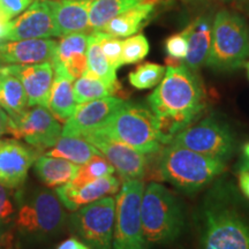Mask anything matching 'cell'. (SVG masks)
Returning <instances> with one entry per match:
<instances>
[{
    "instance_id": "cell-40",
    "label": "cell",
    "mask_w": 249,
    "mask_h": 249,
    "mask_svg": "<svg viewBox=\"0 0 249 249\" xmlns=\"http://www.w3.org/2000/svg\"><path fill=\"white\" fill-rule=\"evenodd\" d=\"M9 24H11V20L0 17V42L6 40L9 31Z\"/></svg>"
},
{
    "instance_id": "cell-45",
    "label": "cell",
    "mask_w": 249,
    "mask_h": 249,
    "mask_svg": "<svg viewBox=\"0 0 249 249\" xmlns=\"http://www.w3.org/2000/svg\"><path fill=\"white\" fill-rule=\"evenodd\" d=\"M0 81H1V73H0Z\"/></svg>"
},
{
    "instance_id": "cell-30",
    "label": "cell",
    "mask_w": 249,
    "mask_h": 249,
    "mask_svg": "<svg viewBox=\"0 0 249 249\" xmlns=\"http://www.w3.org/2000/svg\"><path fill=\"white\" fill-rule=\"evenodd\" d=\"M114 172H116V169L104 156H93L91 160L87 161L86 164L81 165L75 178L71 180V182H68L67 185H70L71 187L85 186L96 179L112 176Z\"/></svg>"
},
{
    "instance_id": "cell-16",
    "label": "cell",
    "mask_w": 249,
    "mask_h": 249,
    "mask_svg": "<svg viewBox=\"0 0 249 249\" xmlns=\"http://www.w3.org/2000/svg\"><path fill=\"white\" fill-rule=\"evenodd\" d=\"M39 152L18 139L0 140V183L8 188L22 186L28 171L39 157Z\"/></svg>"
},
{
    "instance_id": "cell-13",
    "label": "cell",
    "mask_w": 249,
    "mask_h": 249,
    "mask_svg": "<svg viewBox=\"0 0 249 249\" xmlns=\"http://www.w3.org/2000/svg\"><path fill=\"white\" fill-rule=\"evenodd\" d=\"M83 138L98 149L124 180L141 179L144 176L147 158L140 151L96 132L87 134Z\"/></svg>"
},
{
    "instance_id": "cell-39",
    "label": "cell",
    "mask_w": 249,
    "mask_h": 249,
    "mask_svg": "<svg viewBox=\"0 0 249 249\" xmlns=\"http://www.w3.org/2000/svg\"><path fill=\"white\" fill-rule=\"evenodd\" d=\"M9 126V116L6 113V111L0 107V136L8 133Z\"/></svg>"
},
{
    "instance_id": "cell-8",
    "label": "cell",
    "mask_w": 249,
    "mask_h": 249,
    "mask_svg": "<svg viewBox=\"0 0 249 249\" xmlns=\"http://www.w3.org/2000/svg\"><path fill=\"white\" fill-rule=\"evenodd\" d=\"M202 218L200 249H249V224L236 211L213 205Z\"/></svg>"
},
{
    "instance_id": "cell-42",
    "label": "cell",
    "mask_w": 249,
    "mask_h": 249,
    "mask_svg": "<svg viewBox=\"0 0 249 249\" xmlns=\"http://www.w3.org/2000/svg\"><path fill=\"white\" fill-rule=\"evenodd\" d=\"M244 155H245V158H247L249 160V142L246 143L245 147H244Z\"/></svg>"
},
{
    "instance_id": "cell-5",
    "label": "cell",
    "mask_w": 249,
    "mask_h": 249,
    "mask_svg": "<svg viewBox=\"0 0 249 249\" xmlns=\"http://www.w3.org/2000/svg\"><path fill=\"white\" fill-rule=\"evenodd\" d=\"M249 55V33L245 18L222 9L214 15L205 65L219 71L238 70Z\"/></svg>"
},
{
    "instance_id": "cell-27",
    "label": "cell",
    "mask_w": 249,
    "mask_h": 249,
    "mask_svg": "<svg viewBox=\"0 0 249 249\" xmlns=\"http://www.w3.org/2000/svg\"><path fill=\"white\" fill-rule=\"evenodd\" d=\"M0 73V107L4 108L9 117H17L27 110V93L24 91L22 83L17 76L5 73L1 68Z\"/></svg>"
},
{
    "instance_id": "cell-46",
    "label": "cell",
    "mask_w": 249,
    "mask_h": 249,
    "mask_svg": "<svg viewBox=\"0 0 249 249\" xmlns=\"http://www.w3.org/2000/svg\"><path fill=\"white\" fill-rule=\"evenodd\" d=\"M248 8H249V0H248Z\"/></svg>"
},
{
    "instance_id": "cell-10",
    "label": "cell",
    "mask_w": 249,
    "mask_h": 249,
    "mask_svg": "<svg viewBox=\"0 0 249 249\" xmlns=\"http://www.w3.org/2000/svg\"><path fill=\"white\" fill-rule=\"evenodd\" d=\"M170 143L224 161L234 149V139L229 127L211 117L187 126Z\"/></svg>"
},
{
    "instance_id": "cell-19",
    "label": "cell",
    "mask_w": 249,
    "mask_h": 249,
    "mask_svg": "<svg viewBox=\"0 0 249 249\" xmlns=\"http://www.w3.org/2000/svg\"><path fill=\"white\" fill-rule=\"evenodd\" d=\"M119 189L120 180L112 174L93 180L81 187H71L70 185L58 187L55 189V194L65 208L75 211L91 202L116 194Z\"/></svg>"
},
{
    "instance_id": "cell-3",
    "label": "cell",
    "mask_w": 249,
    "mask_h": 249,
    "mask_svg": "<svg viewBox=\"0 0 249 249\" xmlns=\"http://www.w3.org/2000/svg\"><path fill=\"white\" fill-rule=\"evenodd\" d=\"M161 179L183 192L200 191L225 171V161L169 143L160 157Z\"/></svg>"
},
{
    "instance_id": "cell-21",
    "label": "cell",
    "mask_w": 249,
    "mask_h": 249,
    "mask_svg": "<svg viewBox=\"0 0 249 249\" xmlns=\"http://www.w3.org/2000/svg\"><path fill=\"white\" fill-rule=\"evenodd\" d=\"M79 169V165L65 158L48 155L39 156L34 163V170L40 181L55 188L71 182L76 177Z\"/></svg>"
},
{
    "instance_id": "cell-44",
    "label": "cell",
    "mask_w": 249,
    "mask_h": 249,
    "mask_svg": "<svg viewBox=\"0 0 249 249\" xmlns=\"http://www.w3.org/2000/svg\"><path fill=\"white\" fill-rule=\"evenodd\" d=\"M225 1H244V0H225Z\"/></svg>"
},
{
    "instance_id": "cell-37",
    "label": "cell",
    "mask_w": 249,
    "mask_h": 249,
    "mask_svg": "<svg viewBox=\"0 0 249 249\" xmlns=\"http://www.w3.org/2000/svg\"><path fill=\"white\" fill-rule=\"evenodd\" d=\"M55 249H92L89 247L86 242H83L80 239H77L76 236H71V238L66 239L61 242Z\"/></svg>"
},
{
    "instance_id": "cell-14",
    "label": "cell",
    "mask_w": 249,
    "mask_h": 249,
    "mask_svg": "<svg viewBox=\"0 0 249 249\" xmlns=\"http://www.w3.org/2000/svg\"><path fill=\"white\" fill-rule=\"evenodd\" d=\"M50 37H57L51 0H35L15 20H11L6 40Z\"/></svg>"
},
{
    "instance_id": "cell-26",
    "label": "cell",
    "mask_w": 249,
    "mask_h": 249,
    "mask_svg": "<svg viewBox=\"0 0 249 249\" xmlns=\"http://www.w3.org/2000/svg\"><path fill=\"white\" fill-rule=\"evenodd\" d=\"M143 1L144 0H91L89 8L90 30L103 31L111 20Z\"/></svg>"
},
{
    "instance_id": "cell-20",
    "label": "cell",
    "mask_w": 249,
    "mask_h": 249,
    "mask_svg": "<svg viewBox=\"0 0 249 249\" xmlns=\"http://www.w3.org/2000/svg\"><path fill=\"white\" fill-rule=\"evenodd\" d=\"M90 4L91 0H51L57 37L88 33Z\"/></svg>"
},
{
    "instance_id": "cell-28",
    "label": "cell",
    "mask_w": 249,
    "mask_h": 249,
    "mask_svg": "<svg viewBox=\"0 0 249 249\" xmlns=\"http://www.w3.org/2000/svg\"><path fill=\"white\" fill-rule=\"evenodd\" d=\"M87 61L88 71L99 77L110 86L119 87L117 80L116 70L111 66L107 57L103 53L97 31H91L88 35V48H87Z\"/></svg>"
},
{
    "instance_id": "cell-1",
    "label": "cell",
    "mask_w": 249,
    "mask_h": 249,
    "mask_svg": "<svg viewBox=\"0 0 249 249\" xmlns=\"http://www.w3.org/2000/svg\"><path fill=\"white\" fill-rule=\"evenodd\" d=\"M202 83L185 65L166 68V73L150 96V110L158 118L164 144L201 114L205 107Z\"/></svg>"
},
{
    "instance_id": "cell-9",
    "label": "cell",
    "mask_w": 249,
    "mask_h": 249,
    "mask_svg": "<svg viewBox=\"0 0 249 249\" xmlns=\"http://www.w3.org/2000/svg\"><path fill=\"white\" fill-rule=\"evenodd\" d=\"M114 220L116 198L107 196L80 208L71 216V227L92 249H112Z\"/></svg>"
},
{
    "instance_id": "cell-38",
    "label": "cell",
    "mask_w": 249,
    "mask_h": 249,
    "mask_svg": "<svg viewBox=\"0 0 249 249\" xmlns=\"http://www.w3.org/2000/svg\"><path fill=\"white\" fill-rule=\"evenodd\" d=\"M239 185H240V189L244 195L249 198V170H240Z\"/></svg>"
},
{
    "instance_id": "cell-12",
    "label": "cell",
    "mask_w": 249,
    "mask_h": 249,
    "mask_svg": "<svg viewBox=\"0 0 249 249\" xmlns=\"http://www.w3.org/2000/svg\"><path fill=\"white\" fill-rule=\"evenodd\" d=\"M124 104V99L114 96L77 104L74 113L62 127L61 136L83 138L95 132L104 126Z\"/></svg>"
},
{
    "instance_id": "cell-32",
    "label": "cell",
    "mask_w": 249,
    "mask_h": 249,
    "mask_svg": "<svg viewBox=\"0 0 249 249\" xmlns=\"http://www.w3.org/2000/svg\"><path fill=\"white\" fill-rule=\"evenodd\" d=\"M148 39L143 34L129 36L123 40V64H136L147 57L149 53Z\"/></svg>"
},
{
    "instance_id": "cell-4",
    "label": "cell",
    "mask_w": 249,
    "mask_h": 249,
    "mask_svg": "<svg viewBox=\"0 0 249 249\" xmlns=\"http://www.w3.org/2000/svg\"><path fill=\"white\" fill-rule=\"evenodd\" d=\"M96 133L129 145L143 155L160 151L164 144L158 118L150 108L124 102Z\"/></svg>"
},
{
    "instance_id": "cell-18",
    "label": "cell",
    "mask_w": 249,
    "mask_h": 249,
    "mask_svg": "<svg viewBox=\"0 0 249 249\" xmlns=\"http://www.w3.org/2000/svg\"><path fill=\"white\" fill-rule=\"evenodd\" d=\"M58 43L53 39H20L0 42V62L33 65L51 61Z\"/></svg>"
},
{
    "instance_id": "cell-43",
    "label": "cell",
    "mask_w": 249,
    "mask_h": 249,
    "mask_svg": "<svg viewBox=\"0 0 249 249\" xmlns=\"http://www.w3.org/2000/svg\"><path fill=\"white\" fill-rule=\"evenodd\" d=\"M246 68H247V73H248V79H249V62L246 64Z\"/></svg>"
},
{
    "instance_id": "cell-23",
    "label": "cell",
    "mask_w": 249,
    "mask_h": 249,
    "mask_svg": "<svg viewBox=\"0 0 249 249\" xmlns=\"http://www.w3.org/2000/svg\"><path fill=\"white\" fill-rule=\"evenodd\" d=\"M211 29L213 20L208 17H201L192 22L188 52L182 65L193 71L198 70L207 61L211 42Z\"/></svg>"
},
{
    "instance_id": "cell-41",
    "label": "cell",
    "mask_w": 249,
    "mask_h": 249,
    "mask_svg": "<svg viewBox=\"0 0 249 249\" xmlns=\"http://www.w3.org/2000/svg\"><path fill=\"white\" fill-rule=\"evenodd\" d=\"M240 170H249V160H247V158H245L244 163L240 166Z\"/></svg>"
},
{
    "instance_id": "cell-2",
    "label": "cell",
    "mask_w": 249,
    "mask_h": 249,
    "mask_svg": "<svg viewBox=\"0 0 249 249\" xmlns=\"http://www.w3.org/2000/svg\"><path fill=\"white\" fill-rule=\"evenodd\" d=\"M141 222L148 247L176 241L185 226V213L178 198L157 182L143 191Z\"/></svg>"
},
{
    "instance_id": "cell-25",
    "label": "cell",
    "mask_w": 249,
    "mask_h": 249,
    "mask_svg": "<svg viewBox=\"0 0 249 249\" xmlns=\"http://www.w3.org/2000/svg\"><path fill=\"white\" fill-rule=\"evenodd\" d=\"M71 82L73 81L67 77L54 75L50 95L49 110L57 118L59 123H66L75 111L76 102Z\"/></svg>"
},
{
    "instance_id": "cell-11",
    "label": "cell",
    "mask_w": 249,
    "mask_h": 249,
    "mask_svg": "<svg viewBox=\"0 0 249 249\" xmlns=\"http://www.w3.org/2000/svg\"><path fill=\"white\" fill-rule=\"evenodd\" d=\"M61 132L58 119L48 107H33L17 117H9L8 134L39 151L53 147Z\"/></svg>"
},
{
    "instance_id": "cell-36",
    "label": "cell",
    "mask_w": 249,
    "mask_h": 249,
    "mask_svg": "<svg viewBox=\"0 0 249 249\" xmlns=\"http://www.w3.org/2000/svg\"><path fill=\"white\" fill-rule=\"evenodd\" d=\"M14 205L11 200L8 187L0 183V222H7L14 213Z\"/></svg>"
},
{
    "instance_id": "cell-7",
    "label": "cell",
    "mask_w": 249,
    "mask_h": 249,
    "mask_svg": "<svg viewBox=\"0 0 249 249\" xmlns=\"http://www.w3.org/2000/svg\"><path fill=\"white\" fill-rule=\"evenodd\" d=\"M142 180H124L116 200L112 249H148L142 230Z\"/></svg>"
},
{
    "instance_id": "cell-24",
    "label": "cell",
    "mask_w": 249,
    "mask_h": 249,
    "mask_svg": "<svg viewBox=\"0 0 249 249\" xmlns=\"http://www.w3.org/2000/svg\"><path fill=\"white\" fill-rule=\"evenodd\" d=\"M45 155L52 157H61L65 160L83 165L91 160L93 156L102 155L95 145L85 138L76 136H60L58 142Z\"/></svg>"
},
{
    "instance_id": "cell-35",
    "label": "cell",
    "mask_w": 249,
    "mask_h": 249,
    "mask_svg": "<svg viewBox=\"0 0 249 249\" xmlns=\"http://www.w3.org/2000/svg\"><path fill=\"white\" fill-rule=\"evenodd\" d=\"M33 0H0V17L12 20L29 7Z\"/></svg>"
},
{
    "instance_id": "cell-6",
    "label": "cell",
    "mask_w": 249,
    "mask_h": 249,
    "mask_svg": "<svg viewBox=\"0 0 249 249\" xmlns=\"http://www.w3.org/2000/svg\"><path fill=\"white\" fill-rule=\"evenodd\" d=\"M62 203L53 192L39 189L21 205L15 218V226L23 238L43 241L53 238L64 227Z\"/></svg>"
},
{
    "instance_id": "cell-22",
    "label": "cell",
    "mask_w": 249,
    "mask_h": 249,
    "mask_svg": "<svg viewBox=\"0 0 249 249\" xmlns=\"http://www.w3.org/2000/svg\"><path fill=\"white\" fill-rule=\"evenodd\" d=\"M155 9L156 0H144L141 4L111 20L103 31L118 38L133 36L150 20Z\"/></svg>"
},
{
    "instance_id": "cell-29",
    "label": "cell",
    "mask_w": 249,
    "mask_h": 249,
    "mask_svg": "<svg viewBox=\"0 0 249 249\" xmlns=\"http://www.w3.org/2000/svg\"><path fill=\"white\" fill-rule=\"evenodd\" d=\"M73 89L76 104H81V103L95 101V99L110 97V96L116 95L119 91L120 86L114 87L107 85L105 81H103L87 71L85 75L75 80Z\"/></svg>"
},
{
    "instance_id": "cell-31",
    "label": "cell",
    "mask_w": 249,
    "mask_h": 249,
    "mask_svg": "<svg viewBox=\"0 0 249 249\" xmlns=\"http://www.w3.org/2000/svg\"><path fill=\"white\" fill-rule=\"evenodd\" d=\"M166 73V68L154 62H145L130 71L128 80L134 88L144 90L160 85Z\"/></svg>"
},
{
    "instance_id": "cell-17",
    "label": "cell",
    "mask_w": 249,
    "mask_h": 249,
    "mask_svg": "<svg viewBox=\"0 0 249 249\" xmlns=\"http://www.w3.org/2000/svg\"><path fill=\"white\" fill-rule=\"evenodd\" d=\"M87 33H76L65 36L57 44L51 64L54 75L67 77L75 81L88 71L87 48H88Z\"/></svg>"
},
{
    "instance_id": "cell-34",
    "label": "cell",
    "mask_w": 249,
    "mask_h": 249,
    "mask_svg": "<svg viewBox=\"0 0 249 249\" xmlns=\"http://www.w3.org/2000/svg\"><path fill=\"white\" fill-rule=\"evenodd\" d=\"M192 23L182 30L181 33L170 36L165 42V49H166L169 58L173 59V61L185 60L187 52H188V42L189 35H191Z\"/></svg>"
},
{
    "instance_id": "cell-33",
    "label": "cell",
    "mask_w": 249,
    "mask_h": 249,
    "mask_svg": "<svg viewBox=\"0 0 249 249\" xmlns=\"http://www.w3.org/2000/svg\"><path fill=\"white\" fill-rule=\"evenodd\" d=\"M99 44H101L102 51L107 57V61L114 70H118L123 64V40L118 37H114L105 31H97Z\"/></svg>"
},
{
    "instance_id": "cell-15",
    "label": "cell",
    "mask_w": 249,
    "mask_h": 249,
    "mask_svg": "<svg viewBox=\"0 0 249 249\" xmlns=\"http://www.w3.org/2000/svg\"><path fill=\"white\" fill-rule=\"evenodd\" d=\"M0 68L21 81L27 93L28 107L49 108L50 95L54 81V70L51 61L33 65H5Z\"/></svg>"
}]
</instances>
